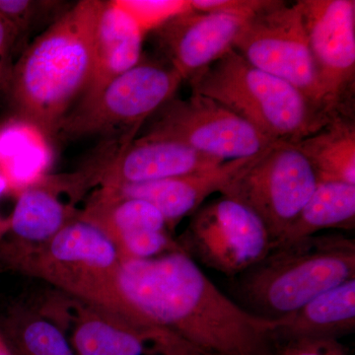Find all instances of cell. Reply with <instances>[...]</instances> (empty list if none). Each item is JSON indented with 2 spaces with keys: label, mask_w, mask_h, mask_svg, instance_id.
<instances>
[{
  "label": "cell",
  "mask_w": 355,
  "mask_h": 355,
  "mask_svg": "<svg viewBox=\"0 0 355 355\" xmlns=\"http://www.w3.org/2000/svg\"><path fill=\"white\" fill-rule=\"evenodd\" d=\"M123 302L205 355H268L273 322L254 317L219 291L183 251L121 261Z\"/></svg>",
  "instance_id": "1"
},
{
  "label": "cell",
  "mask_w": 355,
  "mask_h": 355,
  "mask_svg": "<svg viewBox=\"0 0 355 355\" xmlns=\"http://www.w3.org/2000/svg\"><path fill=\"white\" fill-rule=\"evenodd\" d=\"M105 1L83 0L67 9L22 53L7 87L17 118L51 139L87 87L93 43Z\"/></svg>",
  "instance_id": "2"
},
{
  "label": "cell",
  "mask_w": 355,
  "mask_h": 355,
  "mask_svg": "<svg viewBox=\"0 0 355 355\" xmlns=\"http://www.w3.org/2000/svg\"><path fill=\"white\" fill-rule=\"evenodd\" d=\"M352 279L354 239L340 233L315 234L272 247L233 277V301L254 317L275 322Z\"/></svg>",
  "instance_id": "3"
},
{
  "label": "cell",
  "mask_w": 355,
  "mask_h": 355,
  "mask_svg": "<svg viewBox=\"0 0 355 355\" xmlns=\"http://www.w3.org/2000/svg\"><path fill=\"white\" fill-rule=\"evenodd\" d=\"M189 83L191 93L220 103L273 142L295 144L334 118L297 88L254 67L235 50Z\"/></svg>",
  "instance_id": "4"
},
{
  "label": "cell",
  "mask_w": 355,
  "mask_h": 355,
  "mask_svg": "<svg viewBox=\"0 0 355 355\" xmlns=\"http://www.w3.org/2000/svg\"><path fill=\"white\" fill-rule=\"evenodd\" d=\"M0 261L133 323L155 326L123 302L118 286L121 257L113 243L99 228L78 217L50 241L7 254Z\"/></svg>",
  "instance_id": "5"
},
{
  "label": "cell",
  "mask_w": 355,
  "mask_h": 355,
  "mask_svg": "<svg viewBox=\"0 0 355 355\" xmlns=\"http://www.w3.org/2000/svg\"><path fill=\"white\" fill-rule=\"evenodd\" d=\"M182 81L164 60L141 58L92 99L79 103L60 130L72 137L125 132L132 139L144 121L175 97Z\"/></svg>",
  "instance_id": "6"
},
{
  "label": "cell",
  "mask_w": 355,
  "mask_h": 355,
  "mask_svg": "<svg viewBox=\"0 0 355 355\" xmlns=\"http://www.w3.org/2000/svg\"><path fill=\"white\" fill-rule=\"evenodd\" d=\"M40 311L64 331L76 355H205L171 331L133 323L62 291L50 294Z\"/></svg>",
  "instance_id": "7"
},
{
  "label": "cell",
  "mask_w": 355,
  "mask_h": 355,
  "mask_svg": "<svg viewBox=\"0 0 355 355\" xmlns=\"http://www.w3.org/2000/svg\"><path fill=\"white\" fill-rule=\"evenodd\" d=\"M233 50L254 67L297 88L317 108L331 116L324 105L297 1L272 0L247 21Z\"/></svg>",
  "instance_id": "8"
},
{
  "label": "cell",
  "mask_w": 355,
  "mask_h": 355,
  "mask_svg": "<svg viewBox=\"0 0 355 355\" xmlns=\"http://www.w3.org/2000/svg\"><path fill=\"white\" fill-rule=\"evenodd\" d=\"M317 184L307 158L293 144L275 142L220 195L243 203L260 217L275 244L304 207Z\"/></svg>",
  "instance_id": "9"
},
{
  "label": "cell",
  "mask_w": 355,
  "mask_h": 355,
  "mask_svg": "<svg viewBox=\"0 0 355 355\" xmlns=\"http://www.w3.org/2000/svg\"><path fill=\"white\" fill-rule=\"evenodd\" d=\"M178 240L184 254L233 279L265 258L272 239L260 217L246 205L220 196L191 214Z\"/></svg>",
  "instance_id": "10"
},
{
  "label": "cell",
  "mask_w": 355,
  "mask_h": 355,
  "mask_svg": "<svg viewBox=\"0 0 355 355\" xmlns=\"http://www.w3.org/2000/svg\"><path fill=\"white\" fill-rule=\"evenodd\" d=\"M151 118L144 137L181 142L222 161L252 157L275 144L220 103L195 93L172 98Z\"/></svg>",
  "instance_id": "11"
},
{
  "label": "cell",
  "mask_w": 355,
  "mask_h": 355,
  "mask_svg": "<svg viewBox=\"0 0 355 355\" xmlns=\"http://www.w3.org/2000/svg\"><path fill=\"white\" fill-rule=\"evenodd\" d=\"M324 105L350 116L355 83L354 0H298Z\"/></svg>",
  "instance_id": "12"
},
{
  "label": "cell",
  "mask_w": 355,
  "mask_h": 355,
  "mask_svg": "<svg viewBox=\"0 0 355 355\" xmlns=\"http://www.w3.org/2000/svg\"><path fill=\"white\" fill-rule=\"evenodd\" d=\"M90 186L87 172L71 176L46 175L21 191L14 207L8 230L0 238V258L15 252L39 247L79 216L76 198Z\"/></svg>",
  "instance_id": "13"
},
{
  "label": "cell",
  "mask_w": 355,
  "mask_h": 355,
  "mask_svg": "<svg viewBox=\"0 0 355 355\" xmlns=\"http://www.w3.org/2000/svg\"><path fill=\"white\" fill-rule=\"evenodd\" d=\"M248 20L229 14L190 10L154 33L165 62L189 83L233 50Z\"/></svg>",
  "instance_id": "14"
},
{
  "label": "cell",
  "mask_w": 355,
  "mask_h": 355,
  "mask_svg": "<svg viewBox=\"0 0 355 355\" xmlns=\"http://www.w3.org/2000/svg\"><path fill=\"white\" fill-rule=\"evenodd\" d=\"M225 161L174 140L141 137L121 146L109 162L93 169L92 186L147 183L193 174Z\"/></svg>",
  "instance_id": "15"
},
{
  "label": "cell",
  "mask_w": 355,
  "mask_h": 355,
  "mask_svg": "<svg viewBox=\"0 0 355 355\" xmlns=\"http://www.w3.org/2000/svg\"><path fill=\"white\" fill-rule=\"evenodd\" d=\"M260 154L225 161L216 167L184 176L99 189L116 197L139 198L151 203L164 217L167 227H174L184 216L197 211L210 195L220 193Z\"/></svg>",
  "instance_id": "16"
},
{
  "label": "cell",
  "mask_w": 355,
  "mask_h": 355,
  "mask_svg": "<svg viewBox=\"0 0 355 355\" xmlns=\"http://www.w3.org/2000/svg\"><path fill=\"white\" fill-rule=\"evenodd\" d=\"M144 37L114 0L105 1L96 26L92 71L80 102L92 99L107 84L139 64Z\"/></svg>",
  "instance_id": "17"
},
{
  "label": "cell",
  "mask_w": 355,
  "mask_h": 355,
  "mask_svg": "<svg viewBox=\"0 0 355 355\" xmlns=\"http://www.w3.org/2000/svg\"><path fill=\"white\" fill-rule=\"evenodd\" d=\"M355 331V279L323 292L288 316L273 322L270 340L338 338Z\"/></svg>",
  "instance_id": "18"
},
{
  "label": "cell",
  "mask_w": 355,
  "mask_h": 355,
  "mask_svg": "<svg viewBox=\"0 0 355 355\" xmlns=\"http://www.w3.org/2000/svg\"><path fill=\"white\" fill-rule=\"evenodd\" d=\"M53 151L50 139L29 121L16 118L0 127V173L23 191L48 174Z\"/></svg>",
  "instance_id": "19"
},
{
  "label": "cell",
  "mask_w": 355,
  "mask_h": 355,
  "mask_svg": "<svg viewBox=\"0 0 355 355\" xmlns=\"http://www.w3.org/2000/svg\"><path fill=\"white\" fill-rule=\"evenodd\" d=\"M293 144L309 161L318 183L355 184V123L336 116L318 132Z\"/></svg>",
  "instance_id": "20"
},
{
  "label": "cell",
  "mask_w": 355,
  "mask_h": 355,
  "mask_svg": "<svg viewBox=\"0 0 355 355\" xmlns=\"http://www.w3.org/2000/svg\"><path fill=\"white\" fill-rule=\"evenodd\" d=\"M355 226V184L318 183L291 225L272 247L317 234L326 229L352 230Z\"/></svg>",
  "instance_id": "21"
},
{
  "label": "cell",
  "mask_w": 355,
  "mask_h": 355,
  "mask_svg": "<svg viewBox=\"0 0 355 355\" xmlns=\"http://www.w3.org/2000/svg\"><path fill=\"white\" fill-rule=\"evenodd\" d=\"M78 218L93 224L114 243L139 231H163L167 223L151 203L139 198H121L98 189Z\"/></svg>",
  "instance_id": "22"
},
{
  "label": "cell",
  "mask_w": 355,
  "mask_h": 355,
  "mask_svg": "<svg viewBox=\"0 0 355 355\" xmlns=\"http://www.w3.org/2000/svg\"><path fill=\"white\" fill-rule=\"evenodd\" d=\"M0 331L12 355H76L64 331L40 310L13 308Z\"/></svg>",
  "instance_id": "23"
},
{
  "label": "cell",
  "mask_w": 355,
  "mask_h": 355,
  "mask_svg": "<svg viewBox=\"0 0 355 355\" xmlns=\"http://www.w3.org/2000/svg\"><path fill=\"white\" fill-rule=\"evenodd\" d=\"M139 26L144 36L180 14L191 10L189 0H114Z\"/></svg>",
  "instance_id": "24"
},
{
  "label": "cell",
  "mask_w": 355,
  "mask_h": 355,
  "mask_svg": "<svg viewBox=\"0 0 355 355\" xmlns=\"http://www.w3.org/2000/svg\"><path fill=\"white\" fill-rule=\"evenodd\" d=\"M268 355H349L338 338H298L270 340Z\"/></svg>",
  "instance_id": "25"
},
{
  "label": "cell",
  "mask_w": 355,
  "mask_h": 355,
  "mask_svg": "<svg viewBox=\"0 0 355 355\" xmlns=\"http://www.w3.org/2000/svg\"><path fill=\"white\" fill-rule=\"evenodd\" d=\"M51 1L33 0H0V17L13 26L19 35L44 11L53 6Z\"/></svg>",
  "instance_id": "26"
},
{
  "label": "cell",
  "mask_w": 355,
  "mask_h": 355,
  "mask_svg": "<svg viewBox=\"0 0 355 355\" xmlns=\"http://www.w3.org/2000/svg\"><path fill=\"white\" fill-rule=\"evenodd\" d=\"M272 0H189L191 10L198 12L229 14L239 17H253L272 3Z\"/></svg>",
  "instance_id": "27"
},
{
  "label": "cell",
  "mask_w": 355,
  "mask_h": 355,
  "mask_svg": "<svg viewBox=\"0 0 355 355\" xmlns=\"http://www.w3.org/2000/svg\"><path fill=\"white\" fill-rule=\"evenodd\" d=\"M17 37L15 28L0 17V91L7 87L10 78V55Z\"/></svg>",
  "instance_id": "28"
},
{
  "label": "cell",
  "mask_w": 355,
  "mask_h": 355,
  "mask_svg": "<svg viewBox=\"0 0 355 355\" xmlns=\"http://www.w3.org/2000/svg\"><path fill=\"white\" fill-rule=\"evenodd\" d=\"M21 191L14 189L8 180L0 173V238L3 237L8 230L9 219L2 214V207L10 200H17Z\"/></svg>",
  "instance_id": "29"
},
{
  "label": "cell",
  "mask_w": 355,
  "mask_h": 355,
  "mask_svg": "<svg viewBox=\"0 0 355 355\" xmlns=\"http://www.w3.org/2000/svg\"><path fill=\"white\" fill-rule=\"evenodd\" d=\"M0 355H12L8 349V345H7L3 336H2L1 331H0Z\"/></svg>",
  "instance_id": "30"
}]
</instances>
